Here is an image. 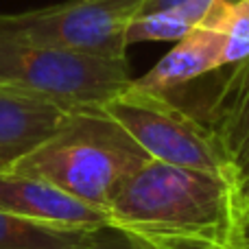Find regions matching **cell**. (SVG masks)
Wrapping results in <instances>:
<instances>
[{"instance_id":"15","label":"cell","mask_w":249,"mask_h":249,"mask_svg":"<svg viewBox=\"0 0 249 249\" xmlns=\"http://www.w3.org/2000/svg\"><path fill=\"white\" fill-rule=\"evenodd\" d=\"M234 249H247V247H234Z\"/></svg>"},{"instance_id":"7","label":"cell","mask_w":249,"mask_h":249,"mask_svg":"<svg viewBox=\"0 0 249 249\" xmlns=\"http://www.w3.org/2000/svg\"><path fill=\"white\" fill-rule=\"evenodd\" d=\"M0 212L64 230H105L109 228L107 210L96 208L55 184L39 177L0 173Z\"/></svg>"},{"instance_id":"6","label":"cell","mask_w":249,"mask_h":249,"mask_svg":"<svg viewBox=\"0 0 249 249\" xmlns=\"http://www.w3.org/2000/svg\"><path fill=\"white\" fill-rule=\"evenodd\" d=\"M99 109L121 124L155 162L225 177L223 162L208 133L168 94L140 90L131 81Z\"/></svg>"},{"instance_id":"4","label":"cell","mask_w":249,"mask_h":249,"mask_svg":"<svg viewBox=\"0 0 249 249\" xmlns=\"http://www.w3.org/2000/svg\"><path fill=\"white\" fill-rule=\"evenodd\" d=\"M144 0H66L20 13H0V39L127 57V29Z\"/></svg>"},{"instance_id":"12","label":"cell","mask_w":249,"mask_h":249,"mask_svg":"<svg viewBox=\"0 0 249 249\" xmlns=\"http://www.w3.org/2000/svg\"><path fill=\"white\" fill-rule=\"evenodd\" d=\"M203 24L225 35L228 66L249 57V0H225Z\"/></svg>"},{"instance_id":"10","label":"cell","mask_w":249,"mask_h":249,"mask_svg":"<svg viewBox=\"0 0 249 249\" xmlns=\"http://www.w3.org/2000/svg\"><path fill=\"white\" fill-rule=\"evenodd\" d=\"M225 0H144L127 29L129 46L138 42H177L199 29Z\"/></svg>"},{"instance_id":"11","label":"cell","mask_w":249,"mask_h":249,"mask_svg":"<svg viewBox=\"0 0 249 249\" xmlns=\"http://www.w3.org/2000/svg\"><path fill=\"white\" fill-rule=\"evenodd\" d=\"M99 232L51 228L0 212V249H92Z\"/></svg>"},{"instance_id":"3","label":"cell","mask_w":249,"mask_h":249,"mask_svg":"<svg viewBox=\"0 0 249 249\" xmlns=\"http://www.w3.org/2000/svg\"><path fill=\"white\" fill-rule=\"evenodd\" d=\"M131 81L127 57L0 39V90L20 92L68 112L103 107Z\"/></svg>"},{"instance_id":"2","label":"cell","mask_w":249,"mask_h":249,"mask_svg":"<svg viewBox=\"0 0 249 249\" xmlns=\"http://www.w3.org/2000/svg\"><path fill=\"white\" fill-rule=\"evenodd\" d=\"M146 162H151L146 151L116 121L101 109H86L70 114L11 171L39 177L107 210L123 181Z\"/></svg>"},{"instance_id":"14","label":"cell","mask_w":249,"mask_h":249,"mask_svg":"<svg viewBox=\"0 0 249 249\" xmlns=\"http://www.w3.org/2000/svg\"><path fill=\"white\" fill-rule=\"evenodd\" d=\"M236 247H247L249 249V208L241 214L238 221V236H236Z\"/></svg>"},{"instance_id":"13","label":"cell","mask_w":249,"mask_h":249,"mask_svg":"<svg viewBox=\"0 0 249 249\" xmlns=\"http://www.w3.org/2000/svg\"><path fill=\"white\" fill-rule=\"evenodd\" d=\"M92 249H136V247L129 245V243L124 241L118 232L105 228V230H101L99 232V238H96V243H94V247Z\"/></svg>"},{"instance_id":"8","label":"cell","mask_w":249,"mask_h":249,"mask_svg":"<svg viewBox=\"0 0 249 249\" xmlns=\"http://www.w3.org/2000/svg\"><path fill=\"white\" fill-rule=\"evenodd\" d=\"M223 66H228L225 35L201 24L199 29L177 39L175 46L149 72L133 79V86L140 90L168 94Z\"/></svg>"},{"instance_id":"1","label":"cell","mask_w":249,"mask_h":249,"mask_svg":"<svg viewBox=\"0 0 249 249\" xmlns=\"http://www.w3.org/2000/svg\"><path fill=\"white\" fill-rule=\"evenodd\" d=\"M107 219L136 249H234L241 212L228 177L151 160L121 184Z\"/></svg>"},{"instance_id":"5","label":"cell","mask_w":249,"mask_h":249,"mask_svg":"<svg viewBox=\"0 0 249 249\" xmlns=\"http://www.w3.org/2000/svg\"><path fill=\"white\" fill-rule=\"evenodd\" d=\"M168 96L208 133L243 214L249 208V57L168 92Z\"/></svg>"},{"instance_id":"9","label":"cell","mask_w":249,"mask_h":249,"mask_svg":"<svg viewBox=\"0 0 249 249\" xmlns=\"http://www.w3.org/2000/svg\"><path fill=\"white\" fill-rule=\"evenodd\" d=\"M70 114L46 101L0 90V173L11 171L22 158L37 149Z\"/></svg>"}]
</instances>
